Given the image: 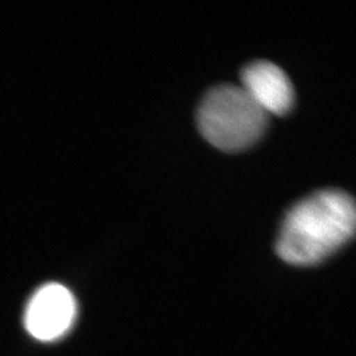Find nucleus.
Listing matches in <instances>:
<instances>
[{"label":"nucleus","instance_id":"4","mask_svg":"<svg viewBox=\"0 0 356 356\" xmlns=\"http://www.w3.org/2000/svg\"><path fill=\"white\" fill-rule=\"evenodd\" d=\"M242 89L268 115H285L294 103L292 82L277 65L256 61L242 73Z\"/></svg>","mask_w":356,"mask_h":356},{"label":"nucleus","instance_id":"1","mask_svg":"<svg viewBox=\"0 0 356 356\" xmlns=\"http://www.w3.org/2000/svg\"><path fill=\"white\" fill-rule=\"evenodd\" d=\"M355 226V204L347 193L317 191L286 214L276 251L293 266H313L350 242Z\"/></svg>","mask_w":356,"mask_h":356},{"label":"nucleus","instance_id":"2","mask_svg":"<svg viewBox=\"0 0 356 356\" xmlns=\"http://www.w3.org/2000/svg\"><path fill=\"white\" fill-rule=\"evenodd\" d=\"M269 115L235 85H220L204 95L198 108V127L218 149L239 152L259 140Z\"/></svg>","mask_w":356,"mask_h":356},{"label":"nucleus","instance_id":"3","mask_svg":"<svg viewBox=\"0 0 356 356\" xmlns=\"http://www.w3.org/2000/svg\"><path fill=\"white\" fill-rule=\"evenodd\" d=\"M76 310V300L67 288L48 284L38 289L28 304L26 330L40 341L57 339L72 326Z\"/></svg>","mask_w":356,"mask_h":356}]
</instances>
